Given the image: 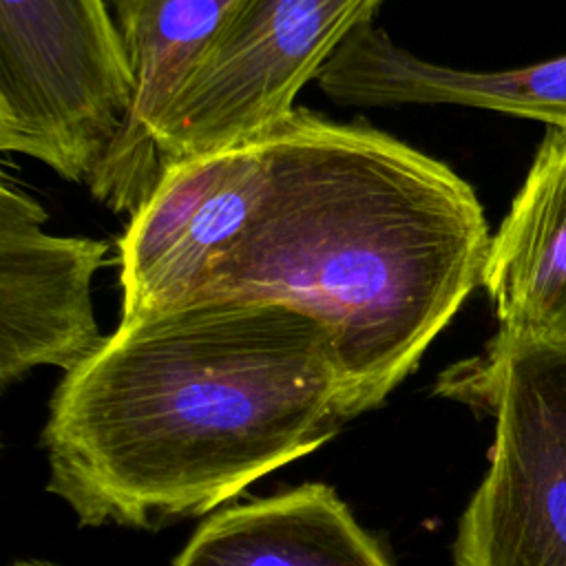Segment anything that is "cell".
I'll use <instances>...</instances> for the list:
<instances>
[{
  "label": "cell",
  "instance_id": "obj_9",
  "mask_svg": "<svg viewBox=\"0 0 566 566\" xmlns=\"http://www.w3.org/2000/svg\"><path fill=\"white\" fill-rule=\"evenodd\" d=\"M314 82L343 106L458 104L566 128V55L506 71H462L413 55L367 22Z\"/></svg>",
  "mask_w": 566,
  "mask_h": 566
},
{
  "label": "cell",
  "instance_id": "obj_10",
  "mask_svg": "<svg viewBox=\"0 0 566 566\" xmlns=\"http://www.w3.org/2000/svg\"><path fill=\"white\" fill-rule=\"evenodd\" d=\"M482 285L511 340H566V128L548 126L506 217Z\"/></svg>",
  "mask_w": 566,
  "mask_h": 566
},
{
  "label": "cell",
  "instance_id": "obj_7",
  "mask_svg": "<svg viewBox=\"0 0 566 566\" xmlns=\"http://www.w3.org/2000/svg\"><path fill=\"white\" fill-rule=\"evenodd\" d=\"M44 208L7 179L0 186V385L35 367L64 374L106 340L93 307V276L108 245L44 230Z\"/></svg>",
  "mask_w": 566,
  "mask_h": 566
},
{
  "label": "cell",
  "instance_id": "obj_11",
  "mask_svg": "<svg viewBox=\"0 0 566 566\" xmlns=\"http://www.w3.org/2000/svg\"><path fill=\"white\" fill-rule=\"evenodd\" d=\"M172 566H394L338 493L307 482L208 515Z\"/></svg>",
  "mask_w": 566,
  "mask_h": 566
},
{
  "label": "cell",
  "instance_id": "obj_5",
  "mask_svg": "<svg viewBox=\"0 0 566 566\" xmlns=\"http://www.w3.org/2000/svg\"><path fill=\"white\" fill-rule=\"evenodd\" d=\"M382 0H234L157 128L164 166L259 139Z\"/></svg>",
  "mask_w": 566,
  "mask_h": 566
},
{
  "label": "cell",
  "instance_id": "obj_6",
  "mask_svg": "<svg viewBox=\"0 0 566 566\" xmlns=\"http://www.w3.org/2000/svg\"><path fill=\"white\" fill-rule=\"evenodd\" d=\"M261 181V139L166 164L117 241L119 321L192 303L210 263L243 230Z\"/></svg>",
  "mask_w": 566,
  "mask_h": 566
},
{
  "label": "cell",
  "instance_id": "obj_8",
  "mask_svg": "<svg viewBox=\"0 0 566 566\" xmlns=\"http://www.w3.org/2000/svg\"><path fill=\"white\" fill-rule=\"evenodd\" d=\"M234 0H108L133 73V106L108 159L86 184L113 212H135L161 177L157 128Z\"/></svg>",
  "mask_w": 566,
  "mask_h": 566
},
{
  "label": "cell",
  "instance_id": "obj_3",
  "mask_svg": "<svg viewBox=\"0 0 566 566\" xmlns=\"http://www.w3.org/2000/svg\"><path fill=\"white\" fill-rule=\"evenodd\" d=\"M436 394L495 418L453 566H566V340L495 334L444 369Z\"/></svg>",
  "mask_w": 566,
  "mask_h": 566
},
{
  "label": "cell",
  "instance_id": "obj_4",
  "mask_svg": "<svg viewBox=\"0 0 566 566\" xmlns=\"http://www.w3.org/2000/svg\"><path fill=\"white\" fill-rule=\"evenodd\" d=\"M130 106L133 73L108 0H0V150L86 186Z\"/></svg>",
  "mask_w": 566,
  "mask_h": 566
},
{
  "label": "cell",
  "instance_id": "obj_2",
  "mask_svg": "<svg viewBox=\"0 0 566 566\" xmlns=\"http://www.w3.org/2000/svg\"><path fill=\"white\" fill-rule=\"evenodd\" d=\"M259 139L256 201L192 303L314 316L356 418L387 400L482 285V203L447 164L371 126L294 108Z\"/></svg>",
  "mask_w": 566,
  "mask_h": 566
},
{
  "label": "cell",
  "instance_id": "obj_12",
  "mask_svg": "<svg viewBox=\"0 0 566 566\" xmlns=\"http://www.w3.org/2000/svg\"><path fill=\"white\" fill-rule=\"evenodd\" d=\"M9 566H60L53 562H44V559H15Z\"/></svg>",
  "mask_w": 566,
  "mask_h": 566
},
{
  "label": "cell",
  "instance_id": "obj_1",
  "mask_svg": "<svg viewBox=\"0 0 566 566\" xmlns=\"http://www.w3.org/2000/svg\"><path fill=\"white\" fill-rule=\"evenodd\" d=\"M352 420L334 343L281 303L197 301L119 321L57 382L46 491L80 526L159 531L219 511Z\"/></svg>",
  "mask_w": 566,
  "mask_h": 566
}]
</instances>
